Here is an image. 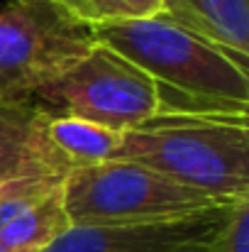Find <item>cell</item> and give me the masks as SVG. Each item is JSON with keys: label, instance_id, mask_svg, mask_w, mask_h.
<instances>
[{"label": "cell", "instance_id": "obj_1", "mask_svg": "<svg viewBox=\"0 0 249 252\" xmlns=\"http://www.w3.org/2000/svg\"><path fill=\"white\" fill-rule=\"evenodd\" d=\"M93 37L162 86L168 115H249L247 57L166 15L93 27Z\"/></svg>", "mask_w": 249, "mask_h": 252}, {"label": "cell", "instance_id": "obj_2", "mask_svg": "<svg viewBox=\"0 0 249 252\" xmlns=\"http://www.w3.org/2000/svg\"><path fill=\"white\" fill-rule=\"evenodd\" d=\"M115 159L232 203L249 196V115H157L122 132Z\"/></svg>", "mask_w": 249, "mask_h": 252}, {"label": "cell", "instance_id": "obj_3", "mask_svg": "<svg viewBox=\"0 0 249 252\" xmlns=\"http://www.w3.org/2000/svg\"><path fill=\"white\" fill-rule=\"evenodd\" d=\"M71 225H132L178 220L227 206L137 162L110 159L74 169L64 179Z\"/></svg>", "mask_w": 249, "mask_h": 252}, {"label": "cell", "instance_id": "obj_4", "mask_svg": "<svg viewBox=\"0 0 249 252\" xmlns=\"http://www.w3.org/2000/svg\"><path fill=\"white\" fill-rule=\"evenodd\" d=\"M93 27L56 0H7L0 7V100L27 103L95 49Z\"/></svg>", "mask_w": 249, "mask_h": 252}, {"label": "cell", "instance_id": "obj_5", "mask_svg": "<svg viewBox=\"0 0 249 252\" xmlns=\"http://www.w3.org/2000/svg\"><path fill=\"white\" fill-rule=\"evenodd\" d=\"M34 103L115 132H130L157 115H168L162 86L103 44H95L74 69L37 91Z\"/></svg>", "mask_w": 249, "mask_h": 252}, {"label": "cell", "instance_id": "obj_6", "mask_svg": "<svg viewBox=\"0 0 249 252\" xmlns=\"http://www.w3.org/2000/svg\"><path fill=\"white\" fill-rule=\"evenodd\" d=\"M227 211L230 203L162 223L71 225L42 252H208Z\"/></svg>", "mask_w": 249, "mask_h": 252}, {"label": "cell", "instance_id": "obj_7", "mask_svg": "<svg viewBox=\"0 0 249 252\" xmlns=\"http://www.w3.org/2000/svg\"><path fill=\"white\" fill-rule=\"evenodd\" d=\"M66 176H29L0 186V243L42 252L71 228L64 203Z\"/></svg>", "mask_w": 249, "mask_h": 252}, {"label": "cell", "instance_id": "obj_8", "mask_svg": "<svg viewBox=\"0 0 249 252\" xmlns=\"http://www.w3.org/2000/svg\"><path fill=\"white\" fill-rule=\"evenodd\" d=\"M49 110L34 100H0V186L29 176H69L71 167L47 132Z\"/></svg>", "mask_w": 249, "mask_h": 252}, {"label": "cell", "instance_id": "obj_9", "mask_svg": "<svg viewBox=\"0 0 249 252\" xmlns=\"http://www.w3.org/2000/svg\"><path fill=\"white\" fill-rule=\"evenodd\" d=\"M173 22L249 59V0H183Z\"/></svg>", "mask_w": 249, "mask_h": 252}, {"label": "cell", "instance_id": "obj_10", "mask_svg": "<svg viewBox=\"0 0 249 252\" xmlns=\"http://www.w3.org/2000/svg\"><path fill=\"white\" fill-rule=\"evenodd\" d=\"M47 132L52 145L71 167V171L115 159L122 142V132L108 130L103 125L88 123L74 115L52 113V110L47 120Z\"/></svg>", "mask_w": 249, "mask_h": 252}, {"label": "cell", "instance_id": "obj_11", "mask_svg": "<svg viewBox=\"0 0 249 252\" xmlns=\"http://www.w3.org/2000/svg\"><path fill=\"white\" fill-rule=\"evenodd\" d=\"M56 2L88 27L149 20L166 12L164 0H56Z\"/></svg>", "mask_w": 249, "mask_h": 252}, {"label": "cell", "instance_id": "obj_12", "mask_svg": "<svg viewBox=\"0 0 249 252\" xmlns=\"http://www.w3.org/2000/svg\"><path fill=\"white\" fill-rule=\"evenodd\" d=\"M208 252H249V196L230 203L227 218Z\"/></svg>", "mask_w": 249, "mask_h": 252}, {"label": "cell", "instance_id": "obj_13", "mask_svg": "<svg viewBox=\"0 0 249 252\" xmlns=\"http://www.w3.org/2000/svg\"><path fill=\"white\" fill-rule=\"evenodd\" d=\"M166 2V17H171V20H173V17H176V15H178V12H181V10H183V0H164Z\"/></svg>", "mask_w": 249, "mask_h": 252}, {"label": "cell", "instance_id": "obj_14", "mask_svg": "<svg viewBox=\"0 0 249 252\" xmlns=\"http://www.w3.org/2000/svg\"><path fill=\"white\" fill-rule=\"evenodd\" d=\"M0 252H27V250H12V248H7V245L0 243Z\"/></svg>", "mask_w": 249, "mask_h": 252}]
</instances>
